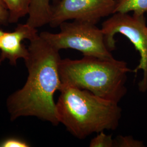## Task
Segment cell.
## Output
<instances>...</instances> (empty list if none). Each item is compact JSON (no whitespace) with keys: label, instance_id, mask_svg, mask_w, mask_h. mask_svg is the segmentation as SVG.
I'll use <instances>...</instances> for the list:
<instances>
[{"label":"cell","instance_id":"11","mask_svg":"<svg viewBox=\"0 0 147 147\" xmlns=\"http://www.w3.org/2000/svg\"><path fill=\"white\" fill-rule=\"evenodd\" d=\"M90 147H115V141L111 135H107L104 131L98 133L89 143Z\"/></svg>","mask_w":147,"mask_h":147},{"label":"cell","instance_id":"15","mask_svg":"<svg viewBox=\"0 0 147 147\" xmlns=\"http://www.w3.org/2000/svg\"><path fill=\"white\" fill-rule=\"evenodd\" d=\"M3 33H4V31H3L2 30H0V41H1V38H2V35H3Z\"/></svg>","mask_w":147,"mask_h":147},{"label":"cell","instance_id":"8","mask_svg":"<svg viewBox=\"0 0 147 147\" xmlns=\"http://www.w3.org/2000/svg\"><path fill=\"white\" fill-rule=\"evenodd\" d=\"M56 0H31L26 24L37 28L49 24L52 16V1Z\"/></svg>","mask_w":147,"mask_h":147},{"label":"cell","instance_id":"6","mask_svg":"<svg viewBox=\"0 0 147 147\" xmlns=\"http://www.w3.org/2000/svg\"><path fill=\"white\" fill-rule=\"evenodd\" d=\"M115 0H57L52 6L49 23L53 28L69 20L87 21L97 24L114 14Z\"/></svg>","mask_w":147,"mask_h":147},{"label":"cell","instance_id":"2","mask_svg":"<svg viewBox=\"0 0 147 147\" xmlns=\"http://www.w3.org/2000/svg\"><path fill=\"white\" fill-rule=\"evenodd\" d=\"M59 91L57 117L74 136L83 140L93 134L118 127L122 112L118 102L62 84Z\"/></svg>","mask_w":147,"mask_h":147},{"label":"cell","instance_id":"7","mask_svg":"<svg viewBox=\"0 0 147 147\" xmlns=\"http://www.w3.org/2000/svg\"><path fill=\"white\" fill-rule=\"evenodd\" d=\"M37 28L25 24H18L14 31L4 32L0 41V63L8 59L11 65H16L19 59L25 61L28 50L23 45L24 39L30 40L38 35Z\"/></svg>","mask_w":147,"mask_h":147},{"label":"cell","instance_id":"1","mask_svg":"<svg viewBox=\"0 0 147 147\" xmlns=\"http://www.w3.org/2000/svg\"><path fill=\"white\" fill-rule=\"evenodd\" d=\"M28 50V56L25 61L28 72L26 82L7 101L11 120L33 116L57 125L54 94L62 86L59 51L39 34L30 40Z\"/></svg>","mask_w":147,"mask_h":147},{"label":"cell","instance_id":"12","mask_svg":"<svg viewBox=\"0 0 147 147\" xmlns=\"http://www.w3.org/2000/svg\"><path fill=\"white\" fill-rule=\"evenodd\" d=\"M115 147H141L144 145L141 141L135 140L131 136L118 135L114 139Z\"/></svg>","mask_w":147,"mask_h":147},{"label":"cell","instance_id":"9","mask_svg":"<svg viewBox=\"0 0 147 147\" xmlns=\"http://www.w3.org/2000/svg\"><path fill=\"white\" fill-rule=\"evenodd\" d=\"M8 11V22L16 23L28 14L31 0H1Z\"/></svg>","mask_w":147,"mask_h":147},{"label":"cell","instance_id":"3","mask_svg":"<svg viewBox=\"0 0 147 147\" xmlns=\"http://www.w3.org/2000/svg\"><path fill=\"white\" fill-rule=\"evenodd\" d=\"M59 71L63 85L119 103L127 93V75L131 70L123 61L83 56L79 59H61Z\"/></svg>","mask_w":147,"mask_h":147},{"label":"cell","instance_id":"4","mask_svg":"<svg viewBox=\"0 0 147 147\" xmlns=\"http://www.w3.org/2000/svg\"><path fill=\"white\" fill-rule=\"evenodd\" d=\"M57 33L42 32L39 35L58 51L73 49L83 56L104 59L114 58L105 44L104 34L96 24L87 21H65Z\"/></svg>","mask_w":147,"mask_h":147},{"label":"cell","instance_id":"10","mask_svg":"<svg viewBox=\"0 0 147 147\" xmlns=\"http://www.w3.org/2000/svg\"><path fill=\"white\" fill-rule=\"evenodd\" d=\"M133 11L136 15L147 13V0H115L114 13H129Z\"/></svg>","mask_w":147,"mask_h":147},{"label":"cell","instance_id":"14","mask_svg":"<svg viewBox=\"0 0 147 147\" xmlns=\"http://www.w3.org/2000/svg\"><path fill=\"white\" fill-rule=\"evenodd\" d=\"M8 11L5 4L0 0V24L8 22Z\"/></svg>","mask_w":147,"mask_h":147},{"label":"cell","instance_id":"13","mask_svg":"<svg viewBox=\"0 0 147 147\" xmlns=\"http://www.w3.org/2000/svg\"><path fill=\"white\" fill-rule=\"evenodd\" d=\"M29 146V144L25 141L16 138H7L0 143V147H27Z\"/></svg>","mask_w":147,"mask_h":147},{"label":"cell","instance_id":"5","mask_svg":"<svg viewBox=\"0 0 147 147\" xmlns=\"http://www.w3.org/2000/svg\"><path fill=\"white\" fill-rule=\"evenodd\" d=\"M101 30L104 34L105 44L112 52L116 49L115 37L121 34L126 37L140 53V63L134 70L143 71V77L139 82V89L142 92L147 89V26L144 15L115 13L102 24Z\"/></svg>","mask_w":147,"mask_h":147}]
</instances>
